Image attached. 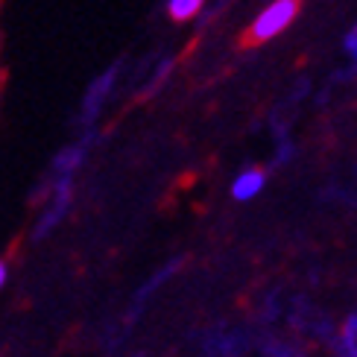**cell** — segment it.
I'll return each instance as SVG.
<instances>
[{"mask_svg": "<svg viewBox=\"0 0 357 357\" xmlns=\"http://www.w3.org/2000/svg\"><path fill=\"white\" fill-rule=\"evenodd\" d=\"M296 12H299V0H275L273 6H266V9L258 15V21L252 24V29H249V36L243 38V44L264 41V38L278 36L281 29H284V26L296 18Z\"/></svg>", "mask_w": 357, "mask_h": 357, "instance_id": "obj_1", "label": "cell"}, {"mask_svg": "<svg viewBox=\"0 0 357 357\" xmlns=\"http://www.w3.org/2000/svg\"><path fill=\"white\" fill-rule=\"evenodd\" d=\"M264 188V173L261 170H246L234 182V199H252Z\"/></svg>", "mask_w": 357, "mask_h": 357, "instance_id": "obj_2", "label": "cell"}, {"mask_svg": "<svg viewBox=\"0 0 357 357\" xmlns=\"http://www.w3.org/2000/svg\"><path fill=\"white\" fill-rule=\"evenodd\" d=\"M340 343H343V354H346V357H357V314H351V317L346 319Z\"/></svg>", "mask_w": 357, "mask_h": 357, "instance_id": "obj_3", "label": "cell"}, {"mask_svg": "<svg viewBox=\"0 0 357 357\" xmlns=\"http://www.w3.org/2000/svg\"><path fill=\"white\" fill-rule=\"evenodd\" d=\"M202 3L205 0H170V15L176 21H188V18H193V15L199 12Z\"/></svg>", "mask_w": 357, "mask_h": 357, "instance_id": "obj_4", "label": "cell"}, {"mask_svg": "<svg viewBox=\"0 0 357 357\" xmlns=\"http://www.w3.org/2000/svg\"><path fill=\"white\" fill-rule=\"evenodd\" d=\"M346 47H349V53L357 59V26H354L351 33H349V38H346Z\"/></svg>", "mask_w": 357, "mask_h": 357, "instance_id": "obj_5", "label": "cell"}, {"mask_svg": "<svg viewBox=\"0 0 357 357\" xmlns=\"http://www.w3.org/2000/svg\"><path fill=\"white\" fill-rule=\"evenodd\" d=\"M3 281H6V264L0 261V287H3Z\"/></svg>", "mask_w": 357, "mask_h": 357, "instance_id": "obj_6", "label": "cell"}]
</instances>
